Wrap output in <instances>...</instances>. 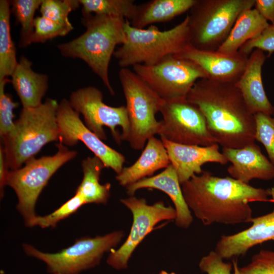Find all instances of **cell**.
Here are the masks:
<instances>
[{"instance_id":"7402d4cb","label":"cell","mask_w":274,"mask_h":274,"mask_svg":"<svg viewBox=\"0 0 274 274\" xmlns=\"http://www.w3.org/2000/svg\"><path fill=\"white\" fill-rule=\"evenodd\" d=\"M32 64L27 57L22 56L11 76V83L22 108L36 107L41 105L48 87V76L33 71Z\"/></svg>"},{"instance_id":"9a60e30c","label":"cell","mask_w":274,"mask_h":274,"mask_svg":"<svg viewBox=\"0 0 274 274\" xmlns=\"http://www.w3.org/2000/svg\"><path fill=\"white\" fill-rule=\"evenodd\" d=\"M174 55L197 64L210 80L232 84L236 83L242 76L249 56L239 51L226 54L218 51L199 50L191 45Z\"/></svg>"},{"instance_id":"1f68e13d","label":"cell","mask_w":274,"mask_h":274,"mask_svg":"<svg viewBox=\"0 0 274 274\" xmlns=\"http://www.w3.org/2000/svg\"><path fill=\"white\" fill-rule=\"evenodd\" d=\"M11 80L5 78L0 80V135L1 138L11 133L15 128V115L13 111L19 106L12 96L5 92L6 85Z\"/></svg>"},{"instance_id":"f546056e","label":"cell","mask_w":274,"mask_h":274,"mask_svg":"<svg viewBox=\"0 0 274 274\" xmlns=\"http://www.w3.org/2000/svg\"><path fill=\"white\" fill-rule=\"evenodd\" d=\"M81 5L77 0H43L40 7L42 16L56 22L72 25L69 20L70 13Z\"/></svg>"},{"instance_id":"4dcf8cb0","label":"cell","mask_w":274,"mask_h":274,"mask_svg":"<svg viewBox=\"0 0 274 274\" xmlns=\"http://www.w3.org/2000/svg\"><path fill=\"white\" fill-rule=\"evenodd\" d=\"M74 28L73 25H66L53 21L43 16H38L34 21V32L31 43H44L59 36H64Z\"/></svg>"},{"instance_id":"603a6c76","label":"cell","mask_w":274,"mask_h":274,"mask_svg":"<svg viewBox=\"0 0 274 274\" xmlns=\"http://www.w3.org/2000/svg\"><path fill=\"white\" fill-rule=\"evenodd\" d=\"M196 0H151L136 5L131 25L145 28L154 23L169 21L190 10Z\"/></svg>"},{"instance_id":"4316f807","label":"cell","mask_w":274,"mask_h":274,"mask_svg":"<svg viewBox=\"0 0 274 274\" xmlns=\"http://www.w3.org/2000/svg\"><path fill=\"white\" fill-rule=\"evenodd\" d=\"M43 0H13L10 1L11 11L16 22L21 25L19 46L26 48L31 44L34 32L35 14Z\"/></svg>"},{"instance_id":"7a4b0ae2","label":"cell","mask_w":274,"mask_h":274,"mask_svg":"<svg viewBox=\"0 0 274 274\" xmlns=\"http://www.w3.org/2000/svg\"><path fill=\"white\" fill-rule=\"evenodd\" d=\"M186 99L201 110L210 132L222 148H240L255 143V114L234 84L201 79Z\"/></svg>"},{"instance_id":"52a82bcc","label":"cell","mask_w":274,"mask_h":274,"mask_svg":"<svg viewBox=\"0 0 274 274\" xmlns=\"http://www.w3.org/2000/svg\"><path fill=\"white\" fill-rule=\"evenodd\" d=\"M57 151L52 156L33 157L22 167L11 170L7 185L15 191L18 199L17 209L22 216L25 226L32 227L37 215L35 212L37 200L51 177L65 163L77 155L76 151L70 150L59 143Z\"/></svg>"},{"instance_id":"30bf717a","label":"cell","mask_w":274,"mask_h":274,"mask_svg":"<svg viewBox=\"0 0 274 274\" xmlns=\"http://www.w3.org/2000/svg\"><path fill=\"white\" fill-rule=\"evenodd\" d=\"M133 71L164 100L186 98L194 84L208 74L195 63L174 55L153 65L136 64Z\"/></svg>"},{"instance_id":"ba28073f","label":"cell","mask_w":274,"mask_h":274,"mask_svg":"<svg viewBox=\"0 0 274 274\" xmlns=\"http://www.w3.org/2000/svg\"><path fill=\"white\" fill-rule=\"evenodd\" d=\"M119 78L129 124L127 142L132 149L143 150L148 140L159 134L160 122L156 115L164 100L128 68H120Z\"/></svg>"},{"instance_id":"7c38bea8","label":"cell","mask_w":274,"mask_h":274,"mask_svg":"<svg viewBox=\"0 0 274 274\" xmlns=\"http://www.w3.org/2000/svg\"><path fill=\"white\" fill-rule=\"evenodd\" d=\"M68 101L72 108L83 115L86 126L100 139L107 140L103 128L106 126L118 144L127 141L129 124L125 106L114 107L107 105L103 101L101 91L94 86L73 91Z\"/></svg>"},{"instance_id":"f35d334b","label":"cell","mask_w":274,"mask_h":274,"mask_svg":"<svg viewBox=\"0 0 274 274\" xmlns=\"http://www.w3.org/2000/svg\"><path fill=\"white\" fill-rule=\"evenodd\" d=\"M232 264L233 267V274H239L238 265L237 264V261L236 259H233L232 260Z\"/></svg>"},{"instance_id":"d6986e66","label":"cell","mask_w":274,"mask_h":274,"mask_svg":"<svg viewBox=\"0 0 274 274\" xmlns=\"http://www.w3.org/2000/svg\"><path fill=\"white\" fill-rule=\"evenodd\" d=\"M125 188L130 196H134L138 190L144 188L155 189L163 192L174 204L177 214L175 220L176 226L186 229L191 225L193 217L184 199L177 172L171 164L160 173L142 179Z\"/></svg>"},{"instance_id":"e575fe53","label":"cell","mask_w":274,"mask_h":274,"mask_svg":"<svg viewBox=\"0 0 274 274\" xmlns=\"http://www.w3.org/2000/svg\"><path fill=\"white\" fill-rule=\"evenodd\" d=\"M255 49L267 52V58L274 52V25L269 24L259 36L247 42L238 51L249 55Z\"/></svg>"},{"instance_id":"d590c367","label":"cell","mask_w":274,"mask_h":274,"mask_svg":"<svg viewBox=\"0 0 274 274\" xmlns=\"http://www.w3.org/2000/svg\"><path fill=\"white\" fill-rule=\"evenodd\" d=\"M198 265L201 271L207 274H232L233 270L232 263L224 262L215 251L202 257Z\"/></svg>"},{"instance_id":"277c9868","label":"cell","mask_w":274,"mask_h":274,"mask_svg":"<svg viewBox=\"0 0 274 274\" xmlns=\"http://www.w3.org/2000/svg\"><path fill=\"white\" fill-rule=\"evenodd\" d=\"M57 100L47 98L36 107L22 108L14 130L2 138L9 168L21 167L48 143L59 141Z\"/></svg>"},{"instance_id":"9c48e42d","label":"cell","mask_w":274,"mask_h":274,"mask_svg":"<svg viewBox=\"0 0 274 274\" xmlns=\"http://www.w3.org/2000/svg\"><path fill=\"white\" fill-rule=\"evenodd\" d=\"M123 236V231L119 230L94 237H84L54 253L42 252L29 244H23L22 247L27 256L43 261L51 274H80L98 265L104 255L114 250Z\"/></svg>"},{"instance_id":"4fadbf2b","label":"cell","mask_w":274,"mask_h":274,"mask_svg":"<svg viewBox=\"0 0 274 274\" xmlns=\"http://www.w3.org/2000/svg\"><path fill=\"white\" fill-rule=\"evenodd\" d=\"M120 202L131 212L133 221L129 233L124 243L117 250L111 251L107 263L116 269L127 268L133 252L145 237L159 222L175 220L176 211L163 201L148 204L144 198L134 196L122 198Z\"/></svg>"},{"instance_id":"ab89813d","label":"cell","mask_w":274,"mask_h":274,"mask_svg":"<svg viewBox=\"0 0 274 274\" xmlns=\"http://www.w3.org/2000/svg\"><path fill=\"white\" fill-rule=\"evenodd\" d=\"M159 274H176L174 272H170V273H169V272H167V271H161Z\"/></svg>"},{"instance_id":"5bb4252c","label":"cell","mask_w":274,"mask_h":274,"mask_svg":"<svg viewBox=\"0 0 274 274\" xmlns=\"http://www.w3.org/2000/svg\"><path fill=\"white\" fill-rule=\"evenodd\" d=\"M79 114L68 100L63 98L58 104L57 121L59 143L65 146H73L82 142L106 168H110L116 175L119 174L124 167L125 156L104 143L82 122Z\"/></svg>"},{"instance_id":"8fae6325","label":"cell","mask_w":274,"mask_h":274,"mask_svg":"<svg viewBox=\"0 0 274 274\" xmlns=\"http://www.w3.org/2000/svg\"><path fill=\"white\" fill-rule=\"evenodd\" d=\"M158 135L170 142L207 146L217 144L199 108L186 98L164 100Z\"/></svg>"},{"instance_id":"74e56055","label":"cell","mask_w":274,"mask_h":274,"mask_svg":"<svg viewBox=\"0 0 274 274\" xmlns=\"http://www.w3.org/2000/svg\"><path fill=\"white\" fill-rule=\"evenodd\" d=\"M7 163L3 147L0 148V192L1 197L4 196V188L7 186V179L10 170Z\"/></svg>"},{"instance_id":"44dd1931","label":"cell","mask_w":274,"mask_h":274,"mask_svg":"<svg viewBox=\"0 0 274 274\" xmlns=\"http://www.w3.org/2000/svg\"><path fill=\"white\" fill-rule=\"evenodd\" d=\"M170 164L162 141L155 136L150 138L139 158L128 167H124L116 175L119 184L127 187L142 179L151 177L156 171L165 168Z\"/></svg>"},{"instance_id":"cb8c5ba5","label":"cell","mask_w":274,"mask_h":274,"mask_svg":"<svg viewBox=\"0 0 274 274\" xmlns=\"http://www.w3.org/2000/svg\"><path fill=\"white\" fill-rule=\"evenodd\" d=\"M269 25L255 9L246 10L238 17L227 38L217 51L234 54L247 42L259 36Z\"/></svg>"},{"instance_id":"5b68a950","label":"cell","mask_w":274,"mask_h":274,"mask_svg":"<svg viewBox=\"0 0 274 274\" xmlns=\"http://www.w3.org/2000/svg\"><path fill=\"white\" fill-rule=\"evenodd\" d=\"M188 22L187 15L175 27L160 30L154 25L147 28H135L126 19L124 30L126 41L116 49L113 56L121 68L136 64H157L190 45Z\"/></svg>"},{"instance_id":"2e32d148","label":"cell","mask_w":274,"mask_h":274,"mask_svg":"<svg viewBox=\"0 0 274 274\" xmlns=\"http://www.w3.org/2000/svg\"><path fill=\"white\" fill-rule=\"evenodd\" d=\"M161 139V138H160ZM166 149L170 164L175 168L181 184L202 172L208 162L225 165L228 161L219 151L218 144L207 146L186 145L161 139Z\"/></svg>"},{"instance_id":"f1b7e54d","label":"cell","mask_w":274,"mask_h":274,"mask_svg":"<svg viewBox=\"0 0 274 274\" xmlns=\"http://www.w3.org/2000/svg\"><path fill=\"white\" fill-rule=\"evenodd\" d=\"M85 202L82 196L75 192V195L51 213L45 216L36 217L33 227L39 226L42 228H54L61 220L75 213Z\"/></svg>"},{"instance_id":"e0dca14e","label":"cell","mask_w":274,"mask_h":274,"mask_svg":"<svg viewBox=\"0 0 274 274\" xmlns=\"http://www.w3.org/2000/svg\"><path fill=\"white\" fill-rule=\"evenodd\" d=\"M248 228L232 235H222L215 251L223 259L244 256L258 244L274 239V209L268 214L252 218Z\"/></svg>"},{"instance_id":"8992f818","label":"cell","mask_w":274,"mask_h":274,"mask_svg":"<svg viewBox=\"0 0 274 274\" xmlns=\"http://www.w3.org/2000/svg\"><path fill=\"white\" fill-rule=\"evenodd\" d=\"M254 4L255 0H196L187 15L190 45L199 50L217 51L239 15Z\"/></svg>"},{"instance_id":"d4e9b609","label":"cell","mask_w":274,"mask_h":274,"mask_svg":"<svg viewBox=\"0 0 274 274\" xmlns=\"http://www.w3.org/2000/svg\"><path fill=\"white\" fill-rule=\"evenodd\" d=\"M82 180L75 192L82 196L86 204H106L110 196L111 185L100 183L102 170L106 168L104 163L95 156L88 157L82 161Z\"/></svg>"},{"instance_id":"d6a6232c","label":"cell","mask_w":274,"mask_h":274,"mask_svg":"<svg viewBox=\"0 0 274 274\" xmlns=\"http://www.w3.org/2000/svg\"><path fill=\"white\" fill-rule=\"evenodd\" d=\"M255 140L264 147L269 160L274 165V119L263 113L255 114Z\"/></svg>"},{"instance_id":"8d00e7d4","label":"cell","mask_w":274,"mask_h":274,"mask_svg":"<svg viewBox=\"0 0 274 274\" xmlns=\"http://www.w3.org/2000/svg\"><path fill=\"white\" fill-rule=\"evenodd\" d=\"M254 6L262 17L274 25V0H255Z\"/></svg>"},{"instance_id":"ac0fdd59","label":"cell","mask_w":274,"mask_h":274,"mask_svg":"<svg viewBox=\"0 0 274 274\" xmlns=\"http://www.w3.org/2000/svg\"><path fill=\"white\" fill-rule=\"evenodd\" d=\"M222 151L231 164L227 168L231 178L246 184L253 179H274V165L255 143L240 148H222Z\"/></svg>"},{"instance_id":"3957f363","label":"cell","mask_w":274,"mask_h":274,"mask_svg":"<svg viewBox=\"0 0 274 274\" xmlns=\"http://www.w3.org/2000/svg\"><path fill=\"white\" fill-rule=\"evenodd\" d=\"M82 16L85 32L70 42L58 45L57 48L64 57L83 60L113 95L115 92L110 83L109 67L116 46L126 41V19L95 14Z\"/></svg>"},{"instance_id":"ffe728a7","label":"cell","mask_w":274,"mask_h":274,"mask_svg":"<svg viewBox=\"0 0 274 274\" xmlns=\"http://www.w3.org/2000/svg\"><path fill=\"white\" fill-rule=\"evenodd\" d=\"M267 58L263 51L253 50L242 76L234 84L254 114L263 113L272 116L274 106L267 97L262 79V68Z\"/></svg>"},{"instance_id":"60d3db41","label":"cell","mask_w":274,"mask_h":274,"mask_svg":"<svg viewBox=\"0 0 274 274\" xmlns=\"http://www.w3.org/2000/svg\"><path fill=\"white\" fill-rule=\"evenodd\" d=\"M272 116H273V117H273V119H274V112H273V114Z\"/></svg>"},{"instance_id":"6da1fadb","label":"cell","mask_w":274,"mask_h":274,"mask_svg":"<svg viewBox=\"0 0 274 274\" xmlns=\"http://www.w3.org/2000/svg\"><path fill=\"white\" fill-rule=\"evenodd\" d=\"M181 188L189 210L206 226L249 223L253 218L250 202H274L273 188H255L208 171L193 176L181 184Z\"/></svg>"},{"instance_id":"836d02e7","label":"cell","mask_w":274,"mask_h":274,"mask_svg":"<svg viewBox=\"0 0 274 274\" xmlns=\"http://www.w3.org/2000/svg\"><path fill=\"white\" fill-rule=\"evenodd\" d=\"M238 269L239 274H274V251L260 250L247 265Z\"/></svg>"},{"instance_id":"484cf974","label":"cell","mask_w":274,"mask_h":274,"mask_svg":"<svg viewBox=\"0 0 274 274\" xmlns=\"http://www.w3.org/2000/svg\"><path fill=\"white\" fill-rule=\"evenodd\" d=\"M10 2L0 1V80L11 77L18 61L11 33Z\"/></svg>"},{"instance_id":"83f0119b","label":"cell","mask_w":274,"mask_h":274,"mask_svg":"<svg viewBox=\"0 0 274 274\" xmlns=\"http://www.w3.org/2000/svg\"><path fill=\"white\" fill-rule=\"evenodd\" d=\"M82 14H95L123 18L131 21L136 5L132 0H80Z\"/></svg>"}]
</instances>
